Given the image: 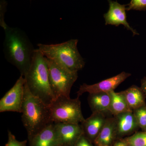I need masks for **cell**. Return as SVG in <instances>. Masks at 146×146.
I'll list each match as a JSON object with an SVG mask.
<instances>
[{"label":"cell","instance_id":"3","mask_svg":"<svg viewBox=\"0 0 146 146\" xmlns=\"http://www.w3.org/2000/svg\"><path fill=\"white\" fill-rule=\"evenodd\" d=\"M24 77L32 94L49 106L54 98L50 87L47 58L38 48L35 50L30 68Z\"/></svg>","mask_w":146,"mask_h":146},{"label":"cell","instance_id":"25","mask_svg":"<svg viewBox=\"0 0 146 146\" xmlns=\"http://www.w3.org/2000/svg\"><path fill=\"white\" fill-rule=\"evenodd\" d=\"M114 146H128L124 140H119L115 142Z\"/></svg>","mask_w":146,"mask_h":146},{"label":"cell","instance_id":"19","mask_svg":"<svg viewBox=\"0 0 146 146\" xmlns=\"http://www.w3.org/2000/svg\"><path fill=\"white\" fill-rule=\"evenodd\" d=\"M138 126L143 131H146V105L133 110Z\"/></svg>","mask_w":146,"mask_h":146},{"label":"cell","instance_id":"14","mask_svg":"<svg viewBox=\"0 0 146 146\" xmlns=\"http://www.w3.org/2000/svg\"><path fill=\"white\" fill-rule=\"evenodd\" d=\"M116 136L115 117L114 116L108 117L103 127L94 143L97 146H111Z\"/></svg>","mask_w":146,"mask_h":146},{"label":"cell","instance_id":"13","mask_svg":"<svg viewBox=\"0 0 146 146\" xmlns=\"http://www.w3.org/2000/svg\"><path fill=\"white\" fill-rule=\"evenodd\" d=\"M29 142L30 146H55L58 145L54 123L46 127Z\"/></svg>","mask_w":146,"mask_h":146},{"label":"cell","instance_id":"11","mask_svg":"<svg viewBox=\"0 0 146 146\" xmlns=\"http://www.w3.org/2000/svg\"><path fill=\"white\" fill-rule=\"evenodd\" d=\"M106 115L101 112H92L89 118L80 123L84 135L92 143L103 127L108 117Z\"/></svg>","mask_w":146,"mask_h":146},{"label":"cell","instance_id":"6","mask_svg":"<svg viewBox=\"0 0 146 146\" xmlns=\"http://www.w3.org/2000/svg\"><path fill=\"white\" fill-rule=\"evenodd\" d=\"M47 59L50 87L54 98L60 96L70 98L71 89L78 77V72L71 71L54 60Z\"/></svg>","mask_w":146,"mask_h":146},{"label":"cell","instance_id":"2","mask_svg":"<svg viewBox=\"0 0 146 146\" xmlns=\"http://www.w3.org/2000/svg\"><path fill=\"white\" fill-rule=\"evenodd\" d=\"M22 121L30 141L37 133L50 124L52 120L49 106L32 94L25 84Z\"/></svg>","mask_w":146,"mask_h":146},{"label":"cell","instance_id":"18","mask_svg":"<svg viewBox=\"0 0 146 146\" xmlns=\"http://www.w3.org/2000/svg\"><path fill=\"white\" fill-rule=\"evenodd\" d=\"M124 140L128 146H146V131L136 132Z\"/></svg>","mask_w":146,"mask_h":146},{"label":"cell","instance_id":"15","mask_svg":"<svg viewBox=\"0 0 146 146\" xmlns=\"http://www.w3.org/2000/svg\"><path fill=\"white\" fill-rule=\"evenodd\" d=\"M88 100L92 112L110 114L109 112L111 102L110 92L89 94Z\"/></svg>","mask_w":146,"mask_h":146},{"label":"cell","instance_id":"10","mask_svg":"<svg viewBox=\"0 0 146 146\" xmlns=\"http://www.w3.org/2000/svg\"><path fill=\"white\" fill-rule=\"evenodd\" d=\"M108 1L109 3V9L104 15L105 25L116 27L123 25L126 29L132 32L133 36L139 35V33L130 26L127 21L125 7L127 5L120 4L117 2L112 0Z\"/></svg>","mask_w":146,"mask_h":146},{"label":"cell","instance_id":"23","mask_svg":"<svg viewBox=\"0 0 146 146\" xmlns=\"http://www.w3.org/2000/svg\"><path fill=\"white\" fill-rule=\"evenodd\" d=\"M92 142L89 141L86 136L82 134L74 146H94Z\"/></svg>","mask_w":146,"mask_h":146},{"label":"cell","instance_id":"21","mask_svg":"<svg viewBox=\"0 0 146 146\" xmlns=\"http://www.w3.org/2000/svg\"><path fill=\"white\" fill-rule=\"evenodd\" d=\"M126 10L145 11L146 0H131L127 5Z\"/></svg>","mask_w":146,"mask_h":146},{"label":"cell","instance_id":"24","mask_svg":"<svg viewBox=\"0 0 146 146\" xmlns=\"http://www.w3.org/2000/svg\"><path fill=\"white\" fill-rule=\"evenodd\" d=\"M141 88L146 98V77L144 78L141 80Z\"/></svg>","mask_w":146,"mask_h":146},{"label":"cell","instance_id":"20","mask_svg":"<svg viewBox=\"0 0 146 146\" xmlns=\"http://www.w3.org/2000/svg\"><path fill=\"white\" fill-rule=\"evenodd\" d=\"M8 3L6 0H0V26L5 30L9 27V26L5 21V14L7 10Z\"/></svg>","mask_w":146,"mask_h":146},{"label":"cell","instance_id":"22","mask_svg":"<svg viewBox=\"0 0 146 146\" xmlns=\"http://www.w3.org/2000/svg\"><path fill=\"white\" fill-rule=\"evenodd\" d=\"M8 141L5 146H27V141H18L16 137L9 130H8Z\"/></svg>","mask_w":146,"mask_h":146},{"label":"cell","instance_id":"4","mask_svg":"<svg viewBox=\"0 0 146 146\" xmlns=\"http://www.w3.org/2000/svg\"><path fill=\"white\" fill-rule=\"evenodd\" d=\"M78 40L71 39L60 44H37L38 49L47 58L54 60L71 71L78 72L85 65L79 52Z\"/></svg>","mask_w":146,"mask_h":146},{"label":"cell","instance_id":"7","mask_svg":"<svg viewBox=\"0 0 146 146\" xmlns=\"http://www.w3.org/2000/svg\"><path fill=\"white\" fill-rule=\"evenodd\" d=\"M25 83V77L21 75L13 87L1 99L0 112L22 113Z\"/></svg>","mask_w":146,"mask_h":146},{"label":"cell","instance_id":"12","mask_svg":"<svg viewBox=\"0 0 146 146\" xmlns=\"http://www.w3.org/2000/svg\"><path fill=\"white\" fill-rule=\"evenodd\" d=\"M113 116L116 123L117 136L127 135L139 128L133 111L123 112Z\"/></svg>","mask_w":146,"mask_h":146},{"label":"cell","instance_id":"26","mask_svg":"<svg viewBox=\"0 0 146 146\" xmlns=\"http://www.w3.org/2000/svg\"><path fill=\"white\" fill-rule=\"evenodd\" d=\"M55 146H65L63 145H59V144H58V145H56Z\"/></svg>","mask_w":146,"mask_h":146},{"label":"cell","instance_id":"9","mask_svg":"<svg viewBox=\"0 0 146 146\" xmlns=\"http://www.w3.org/2000/svg\"><path fill=\"white\" fill-rule=\"evenodd\" d=\"M55 128L59 145L74 146L83 134L80 124L54 123Z\"/></svg>","mask_w":146,"mask_h":146},{"label":"cell","instance_id":"17","mask_svg":"<svg viewBox=\"0 0 146 146\" xmlns=\"http://www.w3.org/2000/svg\"><path fill=\"white\" fill-rule=\"evenodd\" d=\"M110 94L111 102L109 112L111 115L115 116L123 112L133 111L129 107L121 92L117 93L112 91Z\"/></svg>","mask_w":146,"mask_h":146},{"label":"cell","instance_id":"8","mask_svg":"<svg viewBox=\"0 0 146 146\" xmlns=\"http://www.w3.org/2000/svg\"><path fill=\"white\" fill-rule=\"evenodd\" d=\"M131 76V74L123 72L115 76L95 84L89 85L86 84H83L80 86L78 91L77 92V97L79 98L85 93L93 94L110 93L111 91H114L121 83Z\"/></svg>","mask_w":146,"mask_h":146},{"label":"cell","instance_id":"5","mask_svg":"<svg viewBox=\"0 0 146 146\" xmlns=\"http://www.w3.org/2000/svg\"><path fill=\"white\" fill-rule=\"evenodd\" d=\"M49 107L54 123L80 124L85 120L78 97L72 99L64 96L58 97L53 100Z\"/></svg>","mask_w":146,"mask_h":146},{"label":"cell","instance_id":"16","mask_svg":"<svg viewBox=\"0 0 146 146\" xmlns=\"http://www.w3.org/2000/svg\"><path fill=\"white\" fill-rule=\"evenodd\" d=\"M129 107L132 110L145 105L146 97L141 87L133 85L121 91Z\"/></svg>","mask_w":146,"mask_h":146},{"label":"cell","instance_id":"1","mask_svg":"<svg viewBox=\"0 0 146 146\" xmlns=\"http://www.w3.org/2000/svg\"><path fill=\"white\" fill-rule=\"evenodd\" d=\"M4 31L3 51L5 58L25 77L30 68L36 49L21 29L9 27Z\"/></svg>","mask_w":146,"mask_h":146},{"label":"cell","instance_id":"27","mask_svg":"<svg viewBox=\"0 0 146 146\" xmlns=\"http://www.w3.org/2000/svg\"><path fill=\"white\" fill-rule=\"evenodd\" d=\"M31 1H34V0H30Z\"/></svg>","mask_w":146,"mask_h":146}]
</instances>
